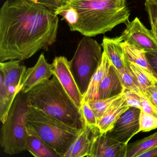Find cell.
<instances>
[{
	"label": "cell",
	"mask_w": 157,
	"mask_h": 157,
	"mask_svg": "<svg viewBox=\"0 0 157 157\" xmlns=\"http://www.w3.org/2000/svg\"><path fill=\"white\" fill-rule=\"evenodd\" d=\"M59 21L36 0H6L0 10V62L48 51L56 41Z\"/></svg>",
	"instance_id": "cell-1"
},
{
	"label": "cell",
	"mask_w": 157,
	"mask_h": 157,
	"mask_svg": "<svg viewBox=\"0 0 157 157\" xmlns=\"http://www.w3.org/2000/svg\"><path fill=\"white\" fill-rule=\"evenodd\" d=\"M63 1L76 12V22L70 28V31L78 32L84 36L93 37L105 34L129 21L130 12L127 6L93 0Z\"/></svg>",
	"instance_id": "cell-2"
},
{
	"label": "cell",
	"mask_w": 157,
	"mask_h": 157,
	"mask_svg": "<svg viewBox=\"0 0 157 157\" xmlns=\"http://www.w3.org/2000/svg\"><path fill=\"white\" fill-rule=\"evenodd\" d=\"M29 106L41 109L71 127L82 129L84 122L80 109L55 75L26 94Z\"/></svg>",
	"instance_id": "cell-3"
},
{
	"label": "cell",
	"mask_w": 157,
	"mask_h": 157,
	"mask_svg": "<svg viewBox=\"0 0 157 157\" xmlns=\"http://www.w3.org/2000/svg\"><path fill=\"white\" fill-rule=\"evenodd\" d=\"M25 123L27 132L39 137L60 157H64L82 129L71 127L43 110L31 106Z\"/></svg>",
	"instance_id": "cell-4"
},
{
	"label": "cell",
	"mask_w": 157,
	"mask_h": 157,
	"mask_svg": "<svg viewBox=\"0 0 157 157\" xmlns=\"http://www.w3.org/2000/svg\"><path fill=\"white\" fill-rule=\"evenodd\" d=\"M29 107L26 94L21 92L15 98L1 130L0 143L6 154L14 155L27 150L28 132L25 119Z\"/></svg>",
	"instance_id": "cell-5"
},
{
	"label": "cell",
	"mask_w": 157,
	"mask_h": 157,
	"mask_svg": "<svg viewBox=\"0 0 157 157\" xmlns=\"http://www.w3.org/2000/svg\"><path fill=\"white\" fill-rule=\"evenodd\" d=\"M101 46L91 37L84 36L80 41L70 61L72 74L83 95L101 61L103 52Z\"/></svg>",
	"instance_id": "cell-6"
},
{
	"label": "cell",
	"mask_w": 157,
	"mask_h": 157,
	"mask_svg": "<svg viewBox=\"0 0 157 157\" xmlns=\"http://www.w3.org/2000/svg\"><path fill=\"white\" fill-rule=\"evenodd\" d=\"M123 42H127L147 52H157V39L138 17L128 21L120 36Z\"/></svg>",
	"instance_id": "cell-7"
},
{
	"label": "cell",
	"mask_w": 157,
	"mask_h": 157,
	"mask_svg": "<svg viewBox=\"0 0 157 157\" xmlns=\"http://www.w3.org/2000/svg\"><path fill=\"white\" fill-rule=\"evenodd\" d=\"M140 112L139 108L129 107L120 116L106 135L119 142L128 144L130 139L138 133Z\"/></svg>",
	"instance_id": "cell-8"
},
{
	"label": "cell",
	"mask_w": 157,
	"mask_h": 157,
	"mask_svg": "<svg viewBox=\"0 0 157 157\" xmlns=\"http://www.w3.org/2000/svg\"><path fill=\"white\" fill-rule=\"evenodd\" d=\"M52 65L54 75L57 77L75 104L80 108L83 100V95L72 74L70 61L65 56L56 57L53 60Z\"/></svg>",
	"instance_id": "cell-9"
},
{
	"label": "cell",
	"mask_w": 157,
	"mask_h": 157,
	"mask_svg": "<svg viewBox=\"0 0 157 157\" xmlns=\"http://www.w3.org/2000/svg\"><path fill=\"white\" fill-rule=\"evenodd\" d=\"M128 144L117 141L106 133H94L90 157H126Z\"/></svg>",
	"instance_id": "cell-10"
},
{
	"label": "cell",
	"mask_w": 157,
	"mask_h": 157,
	"mask_svg": "<svg viewBox=\"0 0 157 157\" xmlns=\"http://www.w3.org/2000/svg\"><path fill=\"white\" fill-rule=\"evenodd\" d=\"M54 75L53 65L48 62L44 53L39 56L36 64L26 70L22 83L21 92L26 94L43 82Z\"/></svg>",
	"instance_id": "cell-11"
},
{
	"label": "cell",
	"mask_w": 157,
	"mask_h": 157,
	"mask_svg": "<svg viewBox=\"0 0 157 157\" xmlns=\"http://www.w3.org/2000/svg\"><path fill=\"white\" fill-rule=\"evenodd\" d=\"M123 41L120 36L115 38L105 36L101 45L105 52L117 69L129 67L128 61L121 46Z\"/></svg>",
	"instance_id": "cell-12"
},
{
	"label": "cell",
	"mask_w": 157,
	"mask_h": 157,
	"mask_svg": "<svg viewBox=\"0 0 157 157\" xmlns=\"http://www.w3.org/2000/svg\"><path fill=\"white\" fill-rule=\"evenodd\" d=\"M97 132H100L99 129H94L90 127L84 125L64 157H89L94 135L91 136V134Z\"/></svg>",
	"instance_id": "cell-13"
},
{
	"label": "cell",
	"mask_w": 157,
	"mask_h": 157,
	"mask_svg": "<svg viewBox=\"0 0 157 157\" xmlns=\"http://www.w3.org/2000/svg\"><path fill=\"white\" fill-rule=\"evenodd\" d=\"M124 88L114 66L111 65L100 85L97 99L110 98L121 94Z\"/></svg>",
	"instance_id": "cell-14"
},
{
	"label": "cell",
	"mask_w": 157,
	"mask_h": 157,
	"mask_svg": "<svg viewBox=\"0 0 157 157\" xmlns=\"http://www.w3.org/2000/svg\"><path fill=\"white\" fill-rule=\"evenodd\" d=\"M19 60H10L0 62V73L3 77L6 87L12 85H21L26 71L25 66L21 65Z\"/></svg>",
	"instance_id": "cell-15"
},
{
	"label": "cell",
	"mask_w": 157,
	"mask_h": 157,
	"mask_svg": "<svg viewBox=\"0 0 157 157\" xmlns=\"http://www.w3.org/2000/svg\"><path fill=\"white\" fill-rule=\"evenodd\" d=\"M112 63L106 54L103 51L102 58L99 67L92 77L88 89L83 94V99L88 101L97 99L102 81L108 72Z\"/></svg>",
	"instance_id": "cell-16"
},
{
	"label": "cell",
	"mask_w": 157,
	"mask_h": 157,
	"mask_svg": "<svg viewBox=\"0 0 157 157\" xmlns=\"http://www.w3.org/2000/svg\"><path fill=\"white\" fill-rule=\"evenodd\" d=\"M22 86L12 85L6 87L3 77L0 73V120L3 123L7 119L9 112L16 96L21 90Z\"/></svg>",
	"instance_id": "cell-17"
},
{
	"label": "cell",
	"mask_w": 157,
	"mask_h": 157,
	"mask_svg": "<svg viewBox=\"0 0 157 157\" xmlns=\"http://www.w3.org/2000/svg\"><path fill=\"white\" fill-rule=\"evenodd\" d=\"M121 46L128 61L135 63L147 71L157 81V74L151 66L144 50L127 42H122Z\"/></svg>",
	"instance_id": "cell-18"
},
{
	"label": "cell",
	"mask_w": 157,
	"mask_h": 157,
	"mask_svg": "<svg viewBox=\"0 0 157 157\" xmlns=\"http://www.w3.org/2000/svg\"><path fill=\"white\" fill-rule=\"evenodd\" d=\"M122 99L104 115L97 119V127L101 133L111 130L120 116L129 108Z\"/></svg>",
	"instance_id": "cell-19"
},
{
	"label": "cell",
	"mask_w": 157,
	"mask_h": 157,
	"mask_svg": "<svg viewBox=\"0 0 157 157\" xmlns=\"http://www.w3.org/2000/svg\"><path fill=\"white\" fill-rule=\"evenodd\" d=\"M26 149L31 154L36 157H59L56 151L42 140L29 132L26 141Z\"/></svg>",
	"instance_id": "cell-20"
},
{
	"label": "cell",
	"mask_w": 157,
	"mask_h": 157,
	"mask_svg": "<svg viewBox=\"0 0 157 157\" xmlns=\"http://www.w3.org/2000/svg\"><path fill=\"white\" fill-rule=\"evenodd\" d=\"M157 146V131L154 134L128 144L126 157H138L144 151Z\"/></svg>",
	"instance_id": "cell-21"
},
{
	"label": "cell",
	"mask_w": 157,
	"mask_h": 157,
	"mask_svg": "<svg viewBox=\"0 0 157 157\" xmlns=\"http://www.w3.org/2000/svg\"><path fill=\"white\" fill-rule=\"evenodd\" d=\"M122 99V94L104 99H94L87 101L97 119L101 117Z\"/></svg>",
	"instance_id": "cell-22"
},
{
	"label": "cell",
	"mask_w": 157,
	"mask_h": 157,
	"mask_svg": "<svg viewBox=\"0 0 157 157\" xmlns=\"http://www.w3.org/2000/svg\"><path fill=\"white\" fill-rule=\"evenodd\" d=\"M128 64L130 71L136 80L142 93L148 87L153 84H157V81L147 71L135 63L128 61Z\"/></svg>",
	"instance_id": "cell-23"
},
{
	"label": "cell",
	"mask_w": 157,
	"mask_h": 157,
	"mask_svg": "<svg viewBox=\"0 0 157 157\" xmlns=\"http://www.w3.org/2000/svg\"><path fill=\"white\" fill-rule=\"evenodd\" d=\"M116 70L124 89L132 91L139 95L143 94L129 67Z\"/></svg>",
	"instance_id": "cell-24"
},
{
	"label": "cell",
	"mask_w": 157,
	"mask_h": 157,
	"mask_svg": "<svg viewBox=\"0 0 157 157\" xmlns=\"http://www.w3.org/2000/svg\"><path fill=\"white\" fill-rule=\"evenodd\" d=\"M79 109L84 121V125L90 127L94 129H98L97 117L88 102L83 99Z\"/></svg>",
	"instance_id": "cell-25"
},
{
	"label": "cell",
	"mask_w": 157,
	"mask_h": 157,
	"mask_svg": "<svg viewBox=\"0 0 157 157\" xmlns=\"http://www.w3.org/2000/svg\"><path fill=\"white\" fill-rule=\"evenodd\" d=\"M138 132H147L157 128V117L140 110Z\"/></svg>",
	"instance_id": "cell-26"
},
{
	"label": "cell",
	"mask_w": 157,
	"mask_h": 157,
	"mask_svg": "<svg viewBox=\"0 0 157 157\" xmlns=\"http://www.w3.org/2000/svg\"><path fill=\"white\" fill-rule=\"evenodd\" d=\"M122 97L125 102L129 107H134L142 110L141 99L140 96L136 93L124 89L122 94Z\"/></svg>",
	"instance_id": "cell-27"
},
{
	"label": "cell",
	"mask_w": 157,
	"mask_h": 157,
	"mask_svg": "<svg viewBox=\"0 0 157 157\" xmlns=\"http://www.w3.org/2000/svg\"><path fill=\"white\" fill-rule=\"evenodd\" d=\"M145 9L148 15L151 33L157 39V8L145 2Z\"/></svg>",
	"instance_id": "cell-28"
},
{
	"label": "cell",
	"mask_w": 157,
	"mask_h": 157,
	"mask_svg": "<svg viewBox=\"0 0 157 157\" xmlns=\"http://www.w3.org/2000/svg\"><path fill=\"white\" fill-rule=\"evenodd\" d=\"M143 94L145 98L147 99L157 111V84H154L148 87Z\"/></svg>",
	"instance_id": "cell-29"
},
{
	"label": "cell",
	"mask_w": 157,
	"mask_h": 157,
	"mask_svg": "<svg viewBox=\"0 0 157 157\" xmlns=\"http://www.w3.org/2000/svg\"><path fill=\"white\" fill-rule=\"evenodd\" d=\"M55 14L56 12L64 4L63 0H36Z\"/></svg>",
	"instance_id": "cell-30"
},
{
	"label": "cell",
	"mask_w": 157,
	"mask_h": 157,
	"mask_svg": "<svg viewBox=\"0 0 157 157\" xmlns=\"http://www.w3.org/2000/svg\"><path fill=\"white\" fill-rule=\"evenodd\" d=\"M141 99V104H142V110L153 116L157 117V111L155 108L151 104L147 99L145 98L143 94L139 95Z\"/></svg>",
	"instance_id": "cell-31"
},
{
	"label": "cell",
	"mask_w": 157,
	"mask_h": 157,
	"mask_svg": "<svg viewBox=\"0 0 157 157\" xmlns=\"http://www.w3.org/2000/svg\"><path fill=\"white\" fill-rule=\"evenodd\" d=\"M146 54L151 66L157 74V52H147Z\"/></svg>",
	"instance_id": "cell-32"
},
{
	"label": "cell",
	"mask_w": 157,
	"mask_h": 157,
	"mask_svg": "<svg viewBox=\"0 0 157 157\" xmlns=\"http://www.w3.org/2000/svg\"><path fill=\"white\" fill-rule=\"evenodd\" d=\"M157 157V146L147 151H144L138 157Z\"/></svg>",
	"instance_id": "cell-33"
},
{
	"label": "cell",
	"mask_w": 157,
	"mask_h": 157,
	"mask_svg": "<svg viewBox=\"0 0 157 157\" xmlns=\"http://www.w3.org/2000/svg\"><path fill=\"white\" fill-rule=\"evenodd\" d=\"M93 1H100L114 3L120 6H127L126 0H93Z\"/></svg>",
	"instance_id": "cell-34"
},
{
	"label": "cell",
	"mask_w": 157,
	"mask_h": 157,
	"mask_svg": "<svg viewBox=\"0 0 157 157\" xmlns=\"http://www.w3.org/2000/svg\"><path fill=\"white\" fill-rule=\"evenodd\" d=\"M146 2L150 5L157 7V0H146Z\"/></svg>",
	"instance_id": "cell-35"
},
{
	"label": "cell",
	"mask_w": 157,
	"mask_h": 157,
	"mask_svg": "<svg viewBox=\"0 0 157 157\" xmlns=\"http://www.w3.org/2000/svg\"></svg>",
	"instance_id": "cell-36"
}]
</instances>
